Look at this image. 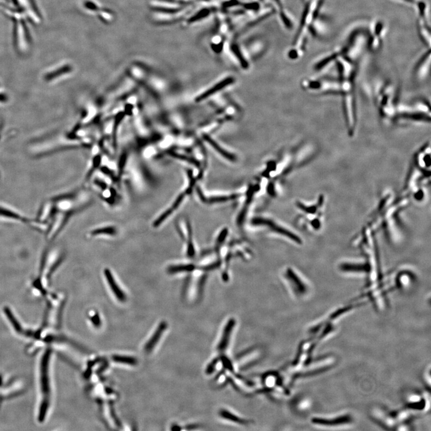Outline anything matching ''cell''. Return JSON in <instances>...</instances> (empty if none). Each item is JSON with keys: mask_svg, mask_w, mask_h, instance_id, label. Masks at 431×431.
Listing matches in <instances>:
<instances>
[{"mask_svg": "<svg viewBox=\"0 0 431 431\" xmlns=\"http://www.w3.org/2000/svg\"><path fill=\"white\" fill-rule=\"evenodd\" d=\"M341 87L340 94L343 97V113L349 136L354 135L357 123L356 115L355 79L356 67L353 63L345 61L337 62Z\"/></svg>", "mask_w": 431, "mask_h": 431, "instance_id": "1", "label": "cell"}, {"mask_svg": "<svg viewBox=\"0 0 431 431\" xmlns=\"http://www.w3.org/2000/svg\"><path fill=\"white\" fill-rule=\"evenodd\" d=\"M395 121L406 122H421L430 123L431 109L430 105L425 101H418L410 105L397 106L396 117Z\"/></svg>", "mask_w": 431, "mask_h": 431, "instance_id": "2", "label": "cell"}, {"mask_svg": "<svg viewBox=\"0 0 431 431\" xmlns=\"http://www.w3.org/2000/svg\"><path fill=\"white\" fill-rule=\"evenodd\" d=\"M376 103L380 116L388 121H393L396 117L397 106L396 91L390 83H386L377 92Z\"/></svg>", "mask_w": 431, "mask_h": 431, "instance_id": "3", "label": "cell"}, {"mask_svg": "<svg viewBox=\"0 0 431 431\" xmlns=\"http://www.w3.org/2000/svg\"><path fill=\"white\" fill-rule=\"evenodd\" d=\"M103 277L104 281L108 287L111 293L114 295L116 299L120 302H125L127 299V294L123 289L114 272L106 267L103 271Z\"/></svg>", "mask_w": 431, "mask_h": 431, "instance_id": "4", "label": "cell"}, {"mask_svg": "<svg viewBox=\"0 0 431 431\" xmlns=\"http://www.w3.org/2000/svg\"><path fill=\"white\" fill-rule=\"evenodd\" d=\"M307 87L310 90L321 94H340V81L332 80H316L308 81Z\"/></svg>", "mask_w": 431, "mask_h": 431, "instance_id": "5", "label": "cell"}, {"mask_svg": "<svg viewBox=\"0 0 431 431\" xmlns=\"http://www.w3.org/2000/svg\"><path fill=\"white\" fill-rule=\"evenodd\" d=\"M176 226L181 239L185 243L187 256L189 258L194 257L195 249L192 242L191 225L186 219H180L177 222Z\"/></svg>", "mask_w": 431, "mask_h": 431, "instance_id": "6", "label": "cell"}, {"mask_svg": "<svg viewBox=\"0 0 431 431\" xmlns=\"http://www.w3.org/2000/svg\"><path fill=\"white\" fill-rule=\"evenodd\" d=\"M275 11L276 10L273 6H269L263 8V9L258 10L257 12H255L254 14H252L251 16H249L248 18L241 23L239 25V28L240 29H245V28L254 25L255 23L260 22L261 20L265 19L266 17L271 15V14L274 13Z\"/></svg>", "mask_w": 431, "mask_h": 431, "instance_id": "7", "label": "cell"}, {"mask_svg": "<svg viewBox=\"0 0 431 431\" xmlns=\"http://www.w3.org/2000/svg\"><path fill=\"white\" fill-rule=\"evenodd\" d=\"M118 228L117 226L112 224H106L99 226L93 229L89 233L91 237H114L118 234Z\"/></svg>", "mask_w": 431, "mask_h": 431, "instance_id": "8", "label": "cell"}, {"mask_svg": "<svg viewBox=\"0 0 431 431\" xmlns=\"http://www.w3.org/2000/svg\"><path fill=\"white\" fill-rule=\"evenodd\" d=\"M430 59V50L422 56L419 59L415 68V73L419 79L426 78L427 74L429 73Z\"/></svg>", "mask_w": 431, "mask_h": 431, "instance_id": "9", "label": "cell"}, {"mask_svg": "<svg viewBox=\"0 0 431 431\" xmlns=\"http://www.w3.org/2000/svg\"><path fill=\"white\" fill-rule=\"evenodd\" d=\"M234 82V79L233 77H227V78H226L222 80L221 82L217 83L216 85L213 86V87L209 89V90H208L207 91L205 92V93L200 95V96H198L197 99H196V102H201V101L207 99L208 97H209L212 96V95L216 93L217 92L222 90V89L225 88L226 86L232 84Z\"/></svg>", "mask_w": 431, "mask_h": 431, "instance_id": "10", "label": "cell"}, {"mask_svg": "<svg viewBox=\"0 0 431 431\" xmlns=\"http://www.w3.org/2000/svg\"><path fill=\"white\" fill-rule=\"evenodd\" d=\"M275 10H278L282 22L287 28L292 29L293 26V20L289 11L282 6L281 2L276 1L275 2Z\"/></svg>", "mask_w": 431, "mask_h": 431, "instance_id": "11", "label": "cell"}, {"mask_svg": "<svg viewBox=\"0 0 431 431\" xmlns=\"http://www.w3.org/2000/svg\"><path fill=\"white\" fill-rule=\"evenodd\" d=\"M203 138L205 141H207L218 152L221 154L222 156L225 157L226 159L231 160V161H235L236 160V157L234 154L229 153L228 151L223 149L217 143L213 141L209 135H203Z\"/></svg>", "mask_w": 431, "mask_h": 431, "instance_id": "12", "label": "cell"}, {"mask_svg": "<svg viewBox=\"0 0 431 431\" xmlns=\"http://www.w3.org/2000/svg\"><path fill=\"white\" fill-rule=\"evenodd\" d=\"M339 56H340V52H336L333 53V54L327 56L325 58L322 59L317 64L315 65L314 68L315 69L319 70L322 69L324 67L328 65L330 63H331L332 61H334L337 59Z\"/></svg>", "mask_w": 431, "mask_h": 431, "instance_id": "13", "label": "cell"}, {"mask_svg": "<svg viewBox=\"0 0 431 431\" xmlns=\"http://www.w3.org/2000/svg\"><path fill=\"white\" fill-rule=\"evenodd\" d=\"M212 10L211 9V8L205 7L204 8H202L200 11H198L195 15L191 17V18L188 20V22L189 23L195 22L204 18V17H207L209 15L210 13L212 12Z\"/></svg>", "mask_w": 431, "mask_h": 431, "instance_id": "14", "label": "cell"}, {"mask_svg": "<svg viewBox=\"0 0 431 431\" xmlns=\"http://www.w3.org/2000/svg\"><path fill=\"white\" fill-rule=\"evenodd\" d=\"M264 44L261 41H255V43H252L248 46V49L246 50L248 53H263L264 51Z\"/></svg>", "mask_w": 431, "mask_h": 431, "instance_id": "15", "label": "cell"}, {"mask_svg": "<svg viewBox=\"0 0 431 431\" xmlns=\"http://www.w3.org/2000/svg\"><path fill=\"white\" fill-rule=\"evenodd\" d=\"M402 1L409 2V3H415L416 2L415 0H402Z\"/></svg>", "mask_w": 431, "mask_h": 431, "instance_id": "16", "label": "cell"}, {"mask_svg": "<svg viewBox=\"0 0 431 431\" xmlns=\"http://www.w3.org/2000/svg\"><path fill=\"white\" fill-rule=\"evenodd\" d=\"M263 1L264 2H267V3H269V2L272 1L273 0H263Z\"/></svg>", "mask_w": 431, "mask_h": 431, "instance_id": "17", "label": "cell"}, {"mask_svg": "<svg viewBox=\"0 0 431 431\" xmlns=\"http://www.w3.org/2000/svg\"><path fill=\"white\" fill-rule=\"evenodd\" d=\"M309 1H310V0H303V1H304L305 2H307Z\"/></svg>", "mask_w": 431, "mask_h": 431, "instance_id": "18", "label": "cell"}, {"mask_svg": "<svg viewBox=\"0 0 431 431\" xmlns=\"http://www.w3.org/2000/svg\"><path fill=\"white\" fill-rule=\"evenodd\" d=\"M254 1H258V0H254Z\"/></svg>", "mask_w": 431, "mask_h": 431, "instance_id": "19", "label": "cell"}]
</instances>
